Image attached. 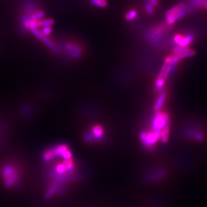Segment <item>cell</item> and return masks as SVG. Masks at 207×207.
<instances>
[{
	"instance_id": "obj_1",
	"label": "cell",
	"mask_w": 207,
	"mask_h": 207,
	"mask_svg": "<svg viewBox=\"0 0 207 207\" xmlns=\"http://www.w3.org/2000/svg\"><path fill=\"white\" fill-rule=\"evenodd\" d=\"M153 131L161 132L168 129L170 126V117L166 112H156L151 121Z\"/></svg>"
},
{
	"instance_id": "obj_2",
	"label": "cell",
	"mask_w": 207,
	"mask_h": 207,
	"mask_svg": "<svg viewBox=\"0 0 207 207\" xmlns=\"http://www.w3.org/2000/svg\"><path fill=\"white\" fill-rule=\"evenodd\" d=\"M140 140L143 145L147 148H151L155 146L161 138V132L143 131L140 135Z\"/></svg>"
},
{
	"instance_id": "obj_3",
	"label": "cell",
	"mask_w": 207,
	"mask_h": 207,
	"mask_svg": "<svg viewBox=\"0 0 207 207\" xmlns=\"http://www.w3.org/2000/svg\"><path fill=\"white\" fill-rule=\"evenodd\" d=\"M186 136L188 138L197 142H202L205 140V133L203 131L197 126L188 129L186 131Z\"/></svg>"
},
{
	"instance_id": "obj_4",
	"label": "cell",
	"mask_w": 207,
	"mask_h": 207,
	"mask_svg": "<svg viewBox=\"0 0 207 207\" xmlns=\"http://www.w3.org/2000/svg\"><path fill=\"white\" fill-rule=\"evenodd\" d=\"M167 93L166 89L164 87L163 89L160 93L158 95L157 100L155 102V104H154L153 106V110L155 112H159L160 111L161 108L164 106V105L165 104L166 100H167Z\"/></svg>"
},
{
	"instance_id": "obj_5",
	"label": "cell",
	"mask_w": 207,
	"mask_h": 207,
	"mask_svg": "<svg viewBox=\"0 0 207 207\" xmlns=\"http://www.w3.org/2000/svg\"><path fill=\"white\" fill-rule=\"evenodd\" d=\"M103 129L102 126H95L92 129V138L95 137L96 139H100L102 137L104 134Z\"/></svg>"
},
{
	"instance_id": "obj_6",
	"label": "cell",
	"mask_w": 207,
	"mask_h": 207,
	"mask_svg": "<svg viewBox=\"0 0 207 207\" xmlns=\"http://www.w3.org/2000/svg\"><path fill=\"white\" fill-rule=\"evenodd\" d=\"M184 7H185V4L184 3H179L178 5L175 6V7H172L171 9H170V10H169L168 11H167L166 12L165 16H166V17H168V16H171V15H174V14H176V13L178 12L180 10H182V9H184Z\"/></svg>"
},
{
	"instance_id": "obj_7",
	"label": "cell",
	"mask_w": 207,
	"mask_h": 207,
	"mask_svg": "<svg viewBox=\"0 0 207 207\" xmlns=\"http://www.w3.org/2000/svg\"><path fill=\"white\" fill-rule=\"evenodd\" d=\"M194 41V35L193 34H188L187 36L184 37L183 40L180 42L178 45L180 47H188Z\"/></svg>"
},
{
	"instance_id": "obj_8",
	"label": "cell",
	"mask_w": 207,
	"mask_h": 207,
	"mask_svg": "<svg viewBox=\"0 0 207 207\" xmlns=\"http://www.w3.org/2000/svg\"><path fill=\"white\" fill-rule=\"evenodd\" d=\"M170 135V129H164L161 132V141L163 143H166L168 140Z\"/></svg>"
},
{
	"instance_id": "obj_9",
	"label": "cell",
	"mask_w": 207,
	"mask_h": 207,
	"mask_svg": "<svg viewBox=\"0 0 207 207\" xmlns=\"http://www.w3.org/2000/svg\"><path fill=\"white\" fill-rule=\"evenodd\" d=\"M91 3L99 7H105L108 6L106 0H91Z\"/></svg>"
},
{
	"instance_id": "obj_10",
	"label": "cell",
	"mask_w": 207,
	"mask_h": 207,
	"mask_svg": "<svg viewBox=\"0 0 207 207\" xmlns=\"http://www.w3.org/2000/svg\"><path fill=\"white\" fill-rule=\"evenodd\" d=\"M136 16H137V12L135 10H132L127 13V14H126L125 17H126V20L131 21V20H133L135 18H136Z\"/></svg>"
},
{
	"instance_id": "obj_11",
	"label": "cell",
	"mask_w": 207,
	"mask_h": 207,
	"mask_svg": "<svg viewBox=\"0 0 207 207\" xmlns=\"http://www.w3.org/2000/svg\"><path fill=\"white\" fill-rule=\"evenodd\" d=\"M195 54H196V52L195 51L190 49L189 51H187L186 52H183V53H182V54H180L179 55H180V59H186V58H188V57H193Z\"/></svg>"
},
{
	"instance_id": "obj_12",
	"label": "cell",
	"mask_w": 207,
	"mask_h": 207,
	"mask_svg": "<svg viewBox=\"0 0 207 207\" xmlns=\"http://www.w3.org/2000/svg\"><path fill=\"white\" fill-rule=\"evenodd\" d=\"M190 50V48L189 47H175L174 48L173 50V52H174V55H180V54H182L183 52H186L187 51Z\"/></svg>"
},
{
	"instance_id": "obj_13",
	"label": "cell",
	"mask_w": 207,
	"mask_h": 207,
	"mask_svg": "<svg viewBox=\"0 0 207 207\" xmlns=\"http://www.w3.org/2000/svg\"><path fill=\"white\" fill-rule=\"evenodd\" d=\"M41 32L46 37L49 36L52 32V26H45V27H43Z\"/></svg>"
},
{
	"instance_id": "obj_14",
	"label": "cell",
	"mask_w": 207,
	"mask_h": 207,
	"mask_svg": "<svg viewBox=\"0 0 207 207\" xmlns=\"http://www.w3.org/2000/svg\"><path fill=\"white\" fill-rule=\"evenodd\" d=\"M183 38H184V36H182V35H181V34H177V35H175V36L174 37V41L176 44V45H179L180 44V42H181L183 40Z\"/></svg>"
},
{
	"instance_id": "obj_15",
	"label": "cell",
	"mask_w": 207,
	"mask_h": 207,
	"mask_svg": "<svg viewBox=\"0 0 207 207\" xmlns=\"http://www.w3.org/2000/svg\"><path fill=\"white\" fill-rule=\"evenodd\" d=\"M145 10H146V12L149 14H152L154 12L153 7L148 2L146 3V6H145Z\"/></svg>"
},
{
	"instance_id": "obj_16",
	"label": "cell",
	"mask_w": 207,
	"mask_h": 207,
	"mask_svg": "<svg viewBox=\"0 0 207 207\" xmlns=\"http://www.w3.org/2000/svg\"><path fill=\"white\" fill-rule=\"evenodd\" d=\"M148 3H149L153 7H155L158 6L159 0H148Z\"/></svg>"
},
{
	"instance_id": "obj_17",
	"label": "cell",
	"mask_w": 207,
	"mask_h": 207,
	"mask_svg": "<svg viewBox=\"0 0 207 207\" xmlns=\"http://www.w3.org/2000/svg\"><path fill=\"white\" fill-rule=\"evenodd\" d=\"M200 7H203L205 9H206V10H207V1H204V2H202L200 4Z\"/></svg>"
}]
</instances>
